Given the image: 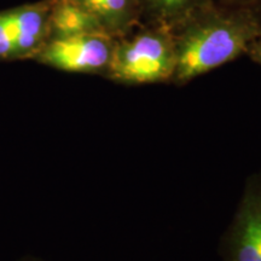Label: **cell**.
<instances>
[{
    "instance_id": "2",
    "label": "cell",
    "mask_w": 261,
    "mask_h": 261,
    "mask_svg": "<svg viewBox=\"0 0 261 261\" xmlns=\"http://www.w3.org/2000/svg\"><path fill=\"white\" fill-rule=\"evenodd\" d=\"M174 40L163 32H143L115 42L108 74L123 84H151L171 79L175 71Z\"/></svg>"
},
{
    "instance_id": "4",
    "label": "cell",
    "mask_w": 261,
    "mask_h": 261,
    "mask_svg": "<svg viewBox=\"0 0 261 261\" xmlns=\"http://www.w3.org/2000/svg\"><path fill=\"white\" fill-rule=\"evenodd\" d=\"M220 254L224 261H261V169L247 179Z\"/></svg>"
},
{
    "instance_id": "8",
    "label": "cell",
    "mask_w": 261,
    "mask_h": 261,
    "mask_svg": "<svg viewBox=\"0 0 261 261\" xmlns=\"http://www.w3.org/2000/svg\"><path fill=\"white\" fill-rule=\"evenodd\" d=\"M8 58H15V45L9 12L6 11L0 14V60Z\"/></svg>"
},
{
    "instance_id": "10",
    "label": "cell",
    "mask_w": 261,
    "mask_h": 261,
    "mask_svg": "<svg viewBox=\"0 0 261 261\" xmlns=\"http://www.w3.org/2000/svg\"><path fill=\"white\" fill-rule=\"evenodd\" d=\"M248 50H249L250 54H252L253 60L257 62L259 64H261V35L259 38H256L252 44H250V46Z\"/></svg>"
},
{
    "instance_id": "3",
    "label": "cell",
    "mask_w": 261,
    "mask_h": 261,
    "mask_svg": "<svg viewBox=\"0 0 261 261\" xmlns=\"http://www.w3.org/2000/svg\"><path fill=\"white\" fill-rule=\"evenodd\" d=\"M106 33L52 38L37 55L42 63L70 73H99L109 68L115 41Z\"/></svg>"
},
{
    "instance_id": "1",
    "label": "cell",
    "mask_w": 261,
    "mask_h": 261,
    "mask_svg": "<svg viewBox=\"0 0 261 261\" xmlns=\"http://www.w3.org/2000/svg\"><path fill=\"white\" fill-rule=\"evenodd\" d=\"M260 35L256 22L243 16H211L195 22L174 41L173 77L187 83L236 60Z\"/></svg>"
},
{
    "instance_id": "7",
    "label": "cell",
    "mask_w": 261,
    "mask_h": 261,
    "mask_svg": "<svg viewBox=\"0 0 261 261\" xmlns=\"http://www.w3.org/2000/svg\"><path fill=\"white\" fill-rule=\"evenodd\" d=\"M90 12L104 33L117 37L126 33L137 15L138 0H73Z\"/></svg>"
},
{
    "instance_id": "9",
    "label": "cell",
    "mask_w": 261,
    "mask_h": 261,
    "mask_svg": "<svg viewBox=\"0 0 261 261\" xmlns=\"http://www.w3.org/2000/svg\"><path fill=\"white\" fill-rule=\"evenodd\" d=\"M156 12L163 16L177 14L190 0H146Z\"/></svg>"
},
{
    "instance_id": "5",
    "label": "cell",
    "mask_w": 261,
    "mask_h": 261,
    "mask_svg": "<svg viewBox=\"0 0 261 261\" xmlns=\"http://www.w3.org/2000/svg\"><path fill=\"white\" fill-rule=\"evenodd\" d=\"M51 5L52 2H45L8 11L14 35L15 58L37 56L48 41Z\"/></svg>"
},
{
    "instance_id": "6",
    "label": "cell",
    "mask_w": 261,
    "mask_h": 261,
    "mask_svg": "<svg viewBox=\"0 0 261 261\" xmlns=\"http://www.w3.org/2000/svg\"><path fill=\"white\" fill-rule=\"evenodd\" d=\"M89 33H104L99 22L73 0H55L50 11L52 38L73 37ZM107 34V33H106Z\"/></svg>"
}]
</instances>
